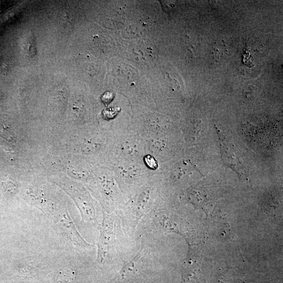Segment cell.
<instances>
[{
  "mask_svg": "<svg viewBox=\"0 0 283 283\" xmlns=\"http://www.w3.org/2000/svg\"><path fill=\"white\" fill-rule=\"evenodd\" d=\"M113 99V95L110 93H107L103 95V101L105 103H109Z\"/></svg>",
  "mask_w": 283,
  "mask_h": 283,
  "instance_id": "cell-8",
  "label": "cell"
},
{
  "mask_svg": "<svg viewBox=\"0 0 283 283\" xmlns=\"http://www.w3.org/2000/svg\"><path fill=\"white\" fill-rule=\"evenodd\" d=\"M145 161H146L147 165L152 169H156L157 167L156 160L151 156L145 157Z\"/></svg>",
  "mask_w": 283,
  "mask_h": 283,
  "instance_id": "cell-7",
  "label": "cell"
},
{
  "mask_svg": "<svg viewBox=\"0 0 283 283\" xmlns=\"http://www.w3.org/2000/svg\"><path fill=\"white\" fill-rule=\"evenodd\" d=\"M136 143L132 142H128L125 144L124 147V151L126 155H134L139 151V148Z\"/></svg>",
  "mask_w": 283,
  "mask_h": 283,
  "instance_id": "cell-5",
  "label": "cell"
},
{
  "mask_svg": "<svg viewBox=\"0 0 283 283\" xmlns=\"http://www.w3.org/2000/svg\"><path fill=\"white\" fill-rule=\"evenodd\" d=\"M150 199V192L147 191L142 192L137 197L134 207L136 222L146 213Z\"/></svg>",
  "mask_w": 283,
  "mask_h": 283,
  "instance_id": "cell-4",
  "label": "cell"
},
{
  "mask_svg": "<svg viewBox=\"0 0 283 283\" xmlns=\"http://www.w3.org/2000/svg\"><path fill=\"white\" fill-rule=\"evenodd\" d=\"M139 169L135 166H126L122 170L123 176L127 177H133L138 174Z\"/></svg>",
  "mask_w": 283,
  "mask_h": 283,
  "instance_id": "cell-6",
  "label": "cell"
},
{
  "mask_svg": "<svg viewBox=\"0 0 283 283\" xmlns=\"http://www.w3.org/2000/svg\"><path fill=\"white\" fill-rule=\"evenodd\" d=\"M115 220L104 215L98 245V261L103 263L107 259L110 250L115 239Z\"/></svg>",
  "mask_w": 283,
  "mask_h": 283,
  "instance_id": "cell-1",
  "label": "cell"
},
{
  "mask_svg": "<svg viewBox=\"0 0 283 283\" xmlns=\"http://www.w3.org/2000/svg\"><path fill=\"white\" fill-rule=\"evenodd\" d=\"M143 257V253L139 252L132 260L127 262L121 271L117 283H132L141 269Z\"/></svg>",
  "mask_w": 283,
  "mask_h": 283,
  "instance_id": "cell-3",
  "label": "cell"
},
{
  "mask_svg": "<svg viewBox=\"0 0 283 283\" xmlns=\"http://www.w3.org/2000/svg\"><path fill=\"white\" fill-rule=\"evenodd\" d=\"M53 217L56 224L75 244L80 247L90 246L80 235L66 209L58 212Z\"/></svg>",
  "mask_w": 283,
  "mask_h": 283,
  "instance_id": "cell-2",
  "label": "cell"
}]
</instances>
